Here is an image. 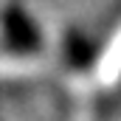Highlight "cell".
<instances>
[{"instance_id": "6da1fadb", "label": "cell", "mask_w": 121, "mask_h": 121, "mask_svg": "<svg viewBox=\"0 0 121 121\" xmlns=\"http://www.w3.org/2000/svg\"><path fill=\"white\" fill-rule=\"evenodd\" d=\"M3 23H6V34H9L11 48H17V51H31V48H37V34H34V26H31V23L20 14V11H17V9L6 11V14H3Z\"/></svg>"}]
</instances>
